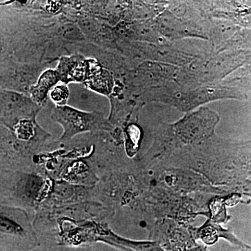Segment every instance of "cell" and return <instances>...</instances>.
<instances>
[{"label":"cell","mask_w":251,"mask_h":251,"mask_svg":"<svg viewBox=\"0 0 251 251\" xmlns=\"http://www.w3.org/2000/svg\"><path fill=\"white\" fill-rule=\"evenodd\" d=\"M51 119L62 127V143L70 141L81 133L112 129L111 125L100 112L82 111L67 105L54 106L51 112Z\"/></svg>","instance_id":"1"},{"label":"cell","mask_w":251,"mask_h":251,"mask_svg":"<svg viewBox=\"0 0 251 251\" xmlns=\"http://www.w3.org/2000/svg\"><path fill=\"white\" fill-rule=\"evenodd\" d=\"M42 108L27 94L0 90V125L12 131L23 122L36 120Z\"/></svg>","instance_id":"2"},{"label":"cell","mask_w":251,"mask_h":251,"mask_svg":"<svg viewBox=\"0 0 251 251\" xmlns=\"http://www.w3.org/2000/svg\"><path fill=\"white\" fill-rule=\"evenodd\" d=\"M0 237H6L24 242L34 248L38 241L32 225L24 210L0 204Z\"/></svg>","instance_id":"3"},{"label":"cell","mask_w":251,"mask_h":251,"mask_svg":"<svg viewBox=\"0 0 251 251\" xmlns=\"http://www.w3.org/2000/svg\"><path fill=\"white\" fill-rule=\"evenodd\" d=\"M92 59H87L80 54L62 56L59 59L55 71L62 83L82 82L90 76Z\"/></svg>","instance_id":"4"},{"label":"cell","mask_w":251,"mask_h":251,"mask_svg":"<svg viewBox=\"0 0 251 251\" xmlns=\"http://www.w3.org/2000/svg\"><path fill=\"white\" fill-rule=\"evenodd\" d=\"M59 82L60 80L55 69H46L41 73L35 83L31 86L28 95L34 103L44 108L49 100L50 92Z\"/></svg>","instance_id":"5"},{"label":"cell","mask_w":251,"mask_h":251,"mask_svg":"<svg viewBox=\"0 0 251 251\" xmlns=\"http://www.w3.org/2000/svg\"><path fill=\"white\" fill-rule=\"evenodd\" d=\"M50 99L55 104V106L67 105L70 92L66 84H57L50 92Z\"/></svg>","instance_id":"6"},{"label":"cell","mask_w":251,"mask_h":251,"mask_svg":"<svg viewBox=\"0 0 251 251\" xmlns=\"http://www.w3.org/2000/svg\"><path fill=\"white\" fill-rule=\"evenodd\" d=\"M235 81H232L236 85L241 86V87L246 90H251V77L248 78L235 79Z\"/></svg>","instance_id":"7"},{"label":"cell","mask_w":251,"mask_h":251,"mask_svg":"<svg viewBox=\"0 0 251 251\" xmlns=\"http://www.w3.org/2000/svg\"><path fill=\"white\" fill-rule=\"evenodd\" d=\"M110 245L112 246V247L117 248V249H120V250H122L123 251H136L134 250H132V249H128V248L122 247V246L117 245V244H110Z\"/></svg>","instance_id":"8"},{"label":"cell","mask_w":251,"mask_h":251,"mask_svg":"<svg viewBox=\"0 0 251 251\" xmlns=\"http://www.w3.org/2000/svg\"><path fill=\"white\" fill-rule=\"evenodd\" d=\"M186 251H207L205 248L202 247H193Z\"/></svg>","instance_id":"9"}]
</instances>
